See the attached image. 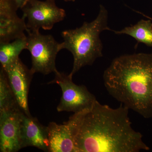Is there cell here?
<instances>
[{
  "label": "cell",
  "mask_w": 152,
  "mask_h": 152,
  "mask_svg": "<svg viewBox=\"0 0 152 152\" xmlns=\"http://www.w3.org/2000/svg\"><path fill=\"white\" fill-rule=\"evenodd\" d=\"M129 108H113L97 100L91 109L75 113L67 122L76 152H139L149 151L140 133L134 129Z\"/></svg>",
  "instance_id": "1"
},
{
  "label": "cell",
  "mask_w": 152,
  "mask_h": 152,
  "mask_svg": "<svg viewBox=\"0 0 152 152\" xmlns=\"http://www.w3.org/2000/svg\"><path fill=\"white\" fill-rule=\"evenodd\" d=\"M109 94L146 119L152 118V53L122 55L103 74Z\"/></svg>",
  "instance_id": "2"
},
{
  "label": "cell",
  "mask_w": 152,
  "mask_h": 152,
  "mask_svg": "<svg viewBox=\"0 0 152 152\" xmlns=\"http://www.w3.org/2000/svg\"><path fill=\"white\" fill-rule=\"evenodd\" d=\"M108 11L100 5L94 20L85 22L80 27L62 32L64 49L70 52L73 57L72 69L69 74L72 77L82 68L92 65L97 59L103 56V45L100 35L104 31H112L108 26Z\"/></svg>",
  "instance_id": "3"
},
{
  "label": "cell",
  "mask_w": 152,
  "mask_h": 152,
  "mask_svg": "<svg viewBox=\"0 0 152 152\" xmlns=\"http://www.w3.org/2000/svg\"><path fill=\"white\" fill-rule=\"evenodd\" d=\"M27 50L31 57V70L33 74L44 75L54 73L56 58L58 53L64 49L63 42L59 43L51 35H43L39 31L27 30Z\"/></svg>",
  "instance_id": "4"
},
{
  "label": "cell",
  "mask_w": 152,
  "mask_h": 152,
  "mask_svg": "<svg viewBox=\"0 0 152 152\" xmlns=\"http://www.w3.org/2000/svg\"><path fill=\"white\" fill-rule=\"evenodd\" d=\"M54 74V79L48 83L57 84L61 89L62 95L57 107L58 112L75 113L92 107L97 100L86 86L75 84L69 75L58 70Z\"/></svg>",
  "instance_id": "5"
},
{
  "label": "cell",
  "mask_w": 152,
  "mask_h": 152,
  "mask_svg": "<svg viewBox=\"0 0 152 152\" xmlns=\"http://www.w3.org/2000/svg\"><path fill=\"white\" fill-rule=\"evenodd\" d=\"M21 10L27 20V30L31 31L52 29L66 16L65 11L56 5L55 0H30Z\"/></svg>",
  "instance_id": "6"
},
{
  "label": "cell",
  "mask_w": 152,
  "mask_h": 152,
  "mask_svg": "<svg viewBox=\"0 0 152 152\" xmlns=\"http://www.w3.org/2000/svg\"><path fill=\"white\" fill-rule=\"evenodd\" d=\"M4 70L20 108L26 115L31 116L28 95L34 74L31 69H29L24 64L20 58Z\"/></svg>",
  "instance_id": "7"
},
{
  "label": "cell",
  "mask_w": 152,
  "mask_h": 152,
  "mask_svg": "<svg viewBox=\"0 0 152 152\" xmlns=\"http://www.w3.org/2000/svg\"><path fill=\"white\" fill-rule=\"evenodd\" d=\"M18 10L12 0H0V42L25 37L27 31L26 18H20Z\"/></svg>",
  "instance_id": "8"
},
{
  "label": "cell",
  "mask_w": 152,
  "mask_h": 152,
  "mask_svg": "<svg viewBox=\"0 0 152 152\" xmlns=\"http://www.w3.org/2000/svg\"><path fill=\"white\" fill-rule=\"evenodd\" d=\"M24 113L20 109L0 113V151L21 149V122Z\"/></svg>",
  "instance_id": "9"
},
{
  "label": "cell",
  "mask_w": 152,
  "mask_h": 152,
  "mask_svg": "<svg viewBox=\"0 0 152 152\" xmlns=\"http://www.w3.org/2000/svg\"><path fill=\"white\" fill-rule=\"evenodd\" d=\"M20 131L22 148L33 147L45 152H49L48 126L42 124L37 118L23 113Z\"/></svg>",
  "instance_id": "10"
},
{
  "label": "cell",
  "mask_w": 152,
  "mask_h": 152,
  "mask_svg": "<svg viewBox=\"0 0 152 152\" xmlns=\"http://www.w3.org/2000/svg\"><path fill=\"white\" fill-rule=\"evenodd\" d=\"M48 127L49 152H76L74 135L67 122L62 125L52 122Z\"/></svg>",
  "instance_id": "11"
},
{
  "label": "cell",
  "mask_w": 152,
  "mask_h": 152,
  "mask_svg": "<svg viewBox=\"0 0 152 152\" xmlns=\"http://www.w3.org/2000/svg\"><path fill=\"white\" fill-rule=\"evenodd\" d=\"M27 36L7 42H0V63L4 69L15 61L19 55L26 49Z\"/></svg>",
  "instance_id": "12"
},
{
  "label": "cell",
  "mask_w": 152,
  "mask_h": 152,
  "mask_svg": "<svg viewBox=\"0 0 152 152\" xmlns=\"http://www.w3.org/2000/svg\"><path fill=\"white\" fill-rule=\"evenodd\" d=\"M116 34H126L142 43L152 47V22L151 20H141L137 24L126 27L121 31L112 30Z\"/></svg>",
  "instance_id": "13"
},
{
  "label": "cell",
  "mask_w": 152,
  "mask_h": 152,
  "mask_svg": "<svg viewBox=\"0 0 152 152\" xmlns=\"http://www.w3.org/2000/svg\"><path fill=\"white\" fill-rule=\"evenodd\" d=\"M20 109L10 86L5 71L0 70V113Z\"/></svg>",
  "instance_id": "14"
},
{
  "label": "cell",
  "mask_w": 152,
  "mask_h": 152,
  "mask_svg": "<svg viewBox=\"0 0 152 152\" xmlns=\"http://www.w3.org/2000/svg\"><path fill=\"white\" fill-rule=\"evenodd\" d=\"M18 9H21L30 0H12Z\"/></svg>",
  "instance_id": "15"
},
{
  "label": "cell",
  "mask_w": 152,
  "mask_h": 152,
  "mask_svg": "<svg viewBox=\"0 0 152 152\" xmlns=\"http://www.w3.org/2000/svg\"><path fill=\"white\" fill-rule=\"evenodd\" d=\"M64 1L66 2H69V1H72L74 2L75 1V0H64Z\"/></svg>",
  "instance_id": "16"
}]
</instances>
